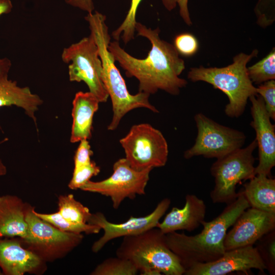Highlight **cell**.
Wrapping results in <instances>:
<instances>
[{
    "label": "cell",
    "instance_id": "obj_21",
    "mask_svg": "<svg viewBox=\"0 0 275 275\" xmlns=\"http://www.w3.org/2000/svg\"><path fill=\"white\" fill-rule=\"evenodd\" d=\"M249 180L242 191L250 206L275 213V179L259 174Z\"/></svg>",
    "mask_w": 275,
    "mask_h": 275
},
{
    "label": "cell",
    "instance_id": "obj_10",
    "mask_svg": "<svg viewBox=\"0 0 275 275\" xmlns=\"http://www.w3.org/2000/svg\"><path fill=\"white\" fill-rule=\"evenodd\" d=\"M194 119L198 134L194 145L184 152L185 159L197 156L217 159L245 143L246 136L242 131L221 125L201 113L196 114Z\"/></svg>",
    "mask_w": 275,
    "mask_h": 275
},
{
    "label": "cell",
    "instance_id": "obj_17",
    "mask_svg": "<svg viewBox=\"0 0 275 275\" xmlns=\"http://www.w3.org/2000/svg\"><path fill=\"white\" fill-rule=\"evenodd\" d=\"M29 205L15 195L0 196V238L17 237L24 242L32 240L25 220Z\"/></svg>",
    "mask_w": 275,
    "mask_h": 275
},
{
    "label": "cell",
    "instance_id": "obj_36",
    "mask_svg": "<svg viewBox=\"0 0 275 275\" xmlns=\"http://www.w3.org/2000/svg\"><path fill=\"white\" fill-rule=\"evenodd\" d=\"M8 140V138H5L0 141V145ZM7 169L6 166L4 164L2 160L0 159V176H5L7 174Z\"/></svg>",
    "mask_w": 275,
    "mask_h": 275
},
{
    "label": "cell",
    "instance_id": "obj_20",
    "mask_svg": "<svg viewBox=\"0 0 275 275\" xmlns=\"http://www.w3.org/2000/svg\"><path fill=\"white\" fill-rule=\"evenodd\" d=\"M43 100L28 87H21L8 75L0 76V107L15 105L23 108L36 125L35 113Z\"/></svg>",
    "mask_w": 275,
    "mask_h": 275
},
{
    "label": "cell",
    "instance_id": "obj_3",
    "mask_svg": "<svg viewBox=\"0 0 275 275\" xmlns=\"http://www.w3.org/2000/svg\"><path fill=\"white\" fill-rule=\"evenodd\" d=\"M88 22L91 35L97 46L99 57L102 65V79L111 97L113 117L108 125L109 130H114L121 119L129 112L136 108H148L154 113L158 111L149 102L150 94L139 92L131 94L127 90L126 82L115 65V59L108 47L111 36L106 24V16L98 11L88 13L85 17Z\"/></svg>",
    "mask_w": 275,
    "mask_h": 275
},
{
    "label": "cell",
    "instance_id": "obj_7",
    "mask_svg": "<svg viewBox=\"0 0 275 275\" xmlns=\"http://www.w3.org/2000/svg\"><path fill=\"white\" fill-rule=\"evenodd\" d=\"M61 58L68 64L70 81H84L100 102L109 96L102 79V65L97 46L90 34L63 49Z\"/></svg>",
    "mask_w": 275,
    "mask_h": 275
},
{
    "label": "cell",
    "instance_id": "obj_12",
    "mask_svg": "<svg viewBox=\"0 0 275 275\" xmlns=\"http://www.w3.org/2000/svg\"><path fill=\"white\" fill-rule=\"evenodd\" d=\"M170 204L171 200L164 198L158 203L155 209L148 215L136 217L131 216L127 221L120 224L109 222L101 212L92 213L88 223L98 226L104 231L103 235L93 243L92 251L94 253H98L112 239L137 235L156 227Z\"/></svg>",
    "mask_w": 275,
    "mask_h": 275
},
{
    "label": "cell",
    "instance_id": "obj_30",
    "mask_svg": "<svg viewBox=\"0 0 275 275\" xmlns=\"http://www.w3.org/2000/svg\"><path fill=\"white\" fill-rule=\"evenodd\" d=\"M257 94L263 99L266 109L271 119L275 120V80L264 82L256 88Z\"/></svg>",
    "mask_w": 275,
    "mask_h": 275
},
{
    "label": "cell",
    "instance_id": "obj_22",
    "mask_svg": "<svg viewBox=\"0 0 275 275\" xmlns=\"http://www.w3.org/2000/svg\"><path fill=\"white\" fill-rule=\"evenodd\" d=\"M58 212L65 219L76 223H88L92 213L89 209L76 200L72 194L58 197Z\"/></svg>",
    "mask_w": 275,
    "mask_h": 275
},
{
    "label": "cell",
    "instance_id": "obj_29",
    "mask_svg": "<svg viewBox=\"0 0 275 275\" xmlns=\"http://www.w3.org/2000/svg\"><path fill=\"white\" fill-rule=\"evenodd\" d=\"M174 46L179 54L185 57L193 56L199 48L197 38L188 33L177 35L174 40Z\"/></svg>",
    "mask_w": 275,
    "mask_h": 275
},
{
    "label": "cell",
    "instance_id": "obj_5",
    "mask_svg": "<svg viewBox=\"0 0 275 275\" xmlns=\"http://www.w3.org/2000/svg\"><path fill=\"white\" fill-rule=\"evenodd\" d=\"M116 254L131 261L142 275H182L185 271L168 246L166 234L157 227L123 237Z\"/></svg>",
    "mask_w": 275,
    "mask_h": 275
},
{
    "label": "cell",
    "instance_id": "obj_1",
    "mask_svg": "<svg viewBox=\"0 0 275 275\" xmlns=\"http://www.w3.org/2000/svg\"><path fill=\"white\" fill-rule=\"evenodd\" d=\"M135 29L138 36L147 38L151 44L147 57L138 59L132 56L115 40L110 42L108 47L115 61L127 77L139 80V92L150 95L161 90L178 95L187 84L186 80L179 77L185 68L184 60L173 44L160 38L159 28L153 30L136 22Z\"/></svg>",
    "mask_w": 275,
    "mask_h": 275
},
{
    "label": "cell",
    "instance_id": "obj_32",
    "mask_svg": "<svg viewBox=\"0 0 275 275\" xmlns=\"http://www.w3.org/2000/svg\"><path fill=\"white\" fill-rule=\"evenodd\" d=\"M164 7L169 11L173 10L177 5L179 8V14L184 22L188 25L192 24L188 8V0H161Z\"/></svg>",
    "mask_w": 275,
    "mask_h": 275
},
{
    "label": "cell",
    "instance_id": "obj_31",
    "mask_svg": "<svg viewBox=\"0 0 275 275\" xmlns=\"http://www.w3.org/2000/svg\"><path fill=\"white\" fill-rule=\"evenodd\" d=\"M93 152L88 140L80 141L79 145L74 157V168H77L90 163Z\"/></svg>",
    "mask_w": 275,
    "mask_h": 275
},
{
    "label": "cell",
    "instance_id": "obj_33",
    "mask_svg": "<svg viewBox=\"0 0 275 275\" xmlns=\"http://www.w3.org/2000/svg\"><path fill=\"white\" fill-rule=\"evenodd\" d=\"M65 2L74 7L88 12L93 13L94 6L92 0H65Z\"/></svg>",
    "mask_w": 275,
    "mask_h": 275
},
{
    "label": "cell",
    "instance_id": "obj_9",
    "mask_svg": "<svg viewBox=\"0 0 275 275\" xmlns=\"http://www.w3.org/2000/svg\"><path fill=\"white\" fill-rule=\"evenodd\" d=\"M125 159L137 171L159 168L166 165L169 150L162 133L147 123L134 125L120 140Z\"/></svg>",
    "mask_w": 275,
    "mask_h": 275
},
{
    "label": "cell",
    "instance_id": "obj_2",
    "mask_svg": "<svg viewBox=\"0 0 275 275\" xmlns=\"http://www.w3.org/2000/svg\"><path fill=\"white\" fill-rule=\"evenodd\" d=\"M250 207L241 190L216 217L201 223L203 228L200 233L192 236L176 231L166 234L168 246L185 270L196 264L214 261L226 251L224 242L228 229Z\"/></svg>",
    "mask_w": 275,
    "mask_h": 275
},
{
    "label": "cell",
    "instance_id": "obj_15",
    "mask_svg": "<svg viewBox=\"0 0 275 275\" xmlns=\"http://www.w3.org/2000/svg\"><path fill=\"white\" fill-rule=\"evenodd\" d=\"M249 99L252 118L250 125L255 131L258 148L259 163L255 167V174L270 177L275 166V126L270 121L262 98L257 94Z\"/></svg>",
    "mask_w": 275,
    "mask_h": 275
},
{
    "label": "cell",
    "instance_id": "obj_18",
    "mask_svg": "<svg viewBox=\"0 0 275 275\" xmlns=\"http://www.w3.org/2000/svg\"><path fill=\"white\" fill-rule=\"evenodd\" d=\"M206 209L202 199L195 195H187L184 207H173L156 227L165 234L178 230L191 232L205 220Z\"/></svg>",
    "mask_w": 275,
    "mask_h": 275
},
{
    "label": "cell",
    "instance_id": "obj_16",
    "mask_svg": "<svg viewBox=\"0 0 275 275\" xmlns=\"http://www.w3.org/2000/svg\"><path fill=\"white\" fill-rule=\"evenodd\" d=\"M0 267L5 275L41 274L47 269L46 263L24 248L17 237L0 238Z\"/></svg>",
    "mask_w": 275,
    "mask_h": 275
},
{
    "label": "cell",
    "instance_id": "obj_13",
    "mask_svg": "<svg viewBox=\"0 0 275 275\" xmlns=\"http://www.w3.org/2000/svg\"><path fill=\"white\" fill-rule=\"evenodd\" d=\"M227 232L226 251L253 245L264 235L275 229V213L249 207L244 210Z\"/></svg>",
    "mask_w": 275,
    "mask_h": 275
},
{
    "label": "cell",
    "instance_id": "obj_34",
    "mask_svg": "<svg viewBox=\"0 0 275 275\" xmlns=\"http://www.w3.org/2000/svg\"><path fill=\"white\" fill-rule=\"evenodd\" d=\"M12 65L11 60L7 58H0V76L8 75Z\"/></svg>",
    "mask_w": 275,
    "mask_h": 275
},
{
    "label": "cell",
    "instance_id": "obj_14",
    "mask_svg": "<svg viewBox=\"0 0 275 275\" xmlns=\"http://www.w3.org/2000/svg\"><path fill=\"white\" fill-rule=\"evenodd\" d=\"M252 269L261 272L266 270L257 248L248 245L226 251L218 259L196 264L187 269L185 275H225L234 271L248 272Z\"/></svg>",
    "mask_w": 275,
    "mask_h": 275
},
{
    "label": "cell",
    "instance_id": "obj_35",
    "mask_svg": "<svg viewBox=\"0 0 275 275\" xmlns=\"http://www.w3.org/2000/svg\"><path fill=\"white\" fill-rule=\"evenodd\" d=\"M13 5L11 0H0V16L11 12Z\"/></svg>",
    "mask_w": 275,
    "mask_h": 275
},
{
    "label": "cell",
    "instance_id": "obj_8",
    "mask_svg": "<svg viewBox=\"0 0 275 275\" xmlns=\"http://www.w3.org/2000/svg\"><path fill=\"white\" fill-rule=\"evenodd\" d=\"M30 204L25 220L33 238L30 242L20 241L22 245L46 263L65 257L82 241L81 233L61 231L39 218Z\"/></svg>",
    "mask_w": 275,
    "mask_h": 275
},
{
    "label": "cell",
    "instance_id": "obj_24",
    "mask_svg": "<svg viewBox=\"0 0 275 275\" xmlns=\"http://www.w3.org/2000/svg\"><path fill=\"white\" fill-rule=\"evenodd\" d=\"M139 272L134 264L130 260L117 256L108 258L90 273L91 275H135Z\"/></svg>",
    "mask_w": 275,
    "mask_h": 275
},
{
    "label": "cell",
    "instance_id": "obj_23",
    "mask_svg": "<svg viewBox=\"0 0 275 275\" xmlns=\"http://www.w3.org/2000/svg\"><path fill=\"white\" fill-rule=\"evenodd\" d=\"M41 219L50 223L59 230L74 233H85L87 234L98 233L101 228L95 225L81 224L70 222L64 218L58 211L53 213H41L35 211Z\"/></svg>",
    "mask_w": 275,
    "mask_h": 275
},
{
    "label": "cell",
    "instance_id": "obj_28",
    "mask_svg": "<svg viewBox=\"0 0 275 275\" xmlns=\"http://www.w3.org/2000/svg\"><path fill=\"white\" fill-rule=\"evenodd\" d=\"M100 171L99 167L94 161L74 168L72 177L68 184L71 189H80L93 176L97 175Z\"/></svg>",
    "mask_w": 275,
    "mask_h": 275
},
{
    "label": "cell",
    "instance_id": "obj_11",
    "mask_svg": "<svg viewBox=\"0 0 275 275\" xmlns=\"http://www.w3.org/2000/svg\"><path fill=\"white\" fill-rule=\"evenodd\" d=\"M113 173L108 178L97 182L88 181L80 189L111 198L113 207L117 209L124 200H133L136 195H145V188L153 169L137 171L129 165L125 158L113 165Z\"/></svg>",
    "mask_w": 275,
    "mask_h": 275
},
{
    "label": "cell",
    "instance_id": "obj_37",
    "mask_svg": "<svg viewBox=\"0 0 275 275\" xmlns=\"http://www.w3.org/2000/svg\"><path fill=\"white\" fill-rule=\"evenodd\" d=\"M0 275H3V273H2V271H0Z\"/></svg>",
    "mask_w": 275,
    "mask_h": 275
},
{
    "label": "cell",
    "instance_id": "obj_26",
    "mask_svg": "<svg viewBox=\"0 0 275 275\" xmlns=\"http://www.w3.org/2000/svg\"><path fill=\"white\" fill-rule=\"evenodd\" d=\"M142 0H131L130 8L121 25L112 32V36L116 41L122 39L126 44L134 38L136 11Z\"/></svg>",
    "mask_w": 275,
    "mask_h": 275
},
{
    "label": "cell",
    "instance_id": "obj_27",
    "mask_svg": "<svg viewBox=\"0 0 275 275\" xmlns=\"http://www.w3.org/2000/svg\"><path fill=\"white\" fill-rule=\"evenodd\" d=\"M255 246L271 274H275V229L259 239Z\"/></svg>",
    "mask_w": 275,
    "mask_h": 275
},
{
    "label": "cell",
    "instance_id": "obj_4",
    "mask_svg": "<svg viewBox=\"0 0 275 275\" xmlns=\"http://www.w3.org/2000/svg\"><path fill=\"white\" fill-rule=\"evenodd\" d=\"M258 53L257 49L249 54L239 53L233 58L232 64L224 67L191 68L187 78L193 82H207L222 91L229 100L225 114L230 118H238L244 113L250 97L257 94L256 87L249 78L246 65Z\"/></svg>",
    "mask_w": 275,
    "mask_h": 275
},
{
    "label": "cell",
    "instance_id": "obj_25",
    "mask_svg": "<svg viewBox=\"0 0 275 275\" xmlns=\"http://www.w3.org/2000/svg\"><path fill=\"white\" fill-rule=\"evenodd\" d=\"M248 73L252 82L260 85L264 82L275 79V49L254 65L247 67Z\"/></svg>",
    "mask_w": 275,
    "mask_h": 275
},
{
    "label": "cell",
    "instance_id": "obj_19",
    "mask_svg": "<svg viewBox=\"0 0 275 275\" xmlns=\"http://www.w3.org/2000/svg\"><path fill=\"white\" fill-rule=\"evenodd\" d=\"M99 103L90 92L79 91L75 94L72 102L71 143L88 140L91 138L93 116L99 108Z\"/></svg>",
    "mask_w": 275,
    "mask_h": 275
},
{
    "label": "cell",
    "instance_id": "obj_6",
    "mask_svg": "<svg viewBox=\"0 0 275 275\" xmlns=\"http://www.w3.org/2000/svg\"><path fill=\"white\" fill-rule=\"evenodd\" d=\"M257 147L254 139L245 147L216 159L212 164L210 172L215 185L210 196L213 203L228 204L233 202L238 196L236 185L256 175L253 152Z\"/></svg>",
    "mask_w": 275,
    "mask_h": 275
}]
</instances>
